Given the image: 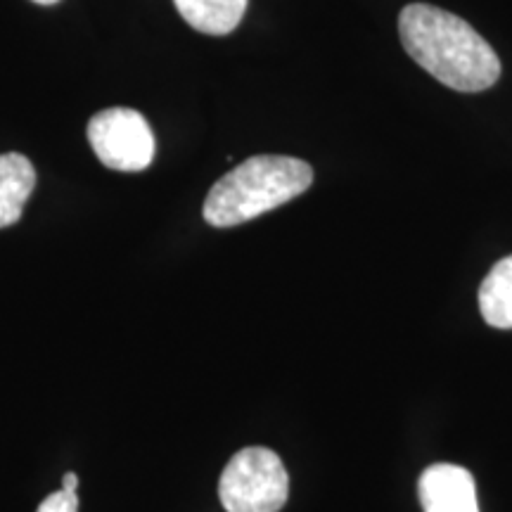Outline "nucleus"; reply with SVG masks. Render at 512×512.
Returning a JSON list of instances; mask_svg holds the SVG:
<instances>
[{
  "label": "nucleus",
  "instance_id": "1",
  "mask_svg": "<svg viewBox=\"0 0 512 512\" xmlns=\"http://www.w3.org/2000/svg\"><path fill=\"white\" fill-rule=\"evenodd\" d=\"M399 34L406 53L453 91H486L501 76L496 50L451 12L427 3L406 5L399 15Z\"/></svg>",
  "mask_w": 512,
  "mask_h": 512
},
{
  "label": "nucleus",
  "instance_id": "2",
  "mask_svg": "<svg viewBox=\"0 0 512 512\" xmlns=\"http://www.w3.org/2000/svg\"><path fill=\"white\" fill-rule=\"evenodd\" d=\"M313 183L311 164L285 155H256L228 171L204 200V221L233 228L283 207Z\"/></svg>",
  "mask_w": 512,
  "mask_h": 512
},
{
  "label": "nucleus",
  "instance_id": "3",
  "mask_svg": "<svg viewBox=\"0 0 512 512\" xmlns=\"http://www.w3.org/2000/svg\"><path fill=\"white\" fill-rule=\"evenodd\" d=\"M287 494L290 477L283 460L261 446L235 453L219 479L226 512H278L287 503Z\"/></svg>",
  "mask_w": 512,
  "mask_h": 512
},
{
  "label": "nucleus",
  "instance_id": "4",
  "mask_svg": "<svg viewBox=\"0 0 512 512\" xmlns=\"http://www.w3.org/2000/svg\"><path fill=\"white\" fill-rule=\"evenodd\" d=\"M88 143L107 169L143 171L155 159V136L145 117L128 107L102 110L88 121Z\"/></svg>",
  "mask_w": 512,
  "mask_h": 512
},
{
  "label": "nucleus",
  "instance_id": "5",
  "mask_svg": "<svg viewBox=\"0 0 512 512\" xmlns=\"http://www.w3.org/2000/svg\"><path fill=\"white\" fill-rule=\"evenodd\" d=\"M418 489L425 512H479L475 479L460 465L427 467Z\"/></svg>",
  "mask_w": 512,
  "mask_h": 512
},
{
  "label": "nucleus",
  "instance_id": "6",
  "mask_svg": "<svg viewBox=\"0 0 512 512\" xmlns=\"http://www.w3.org/2000/svg\"><path fill=\"white\" fill-rule=\"evenodd\" d=\"M36 188V169L19 152L0 155V228L22 219L24 204Z\"/></svg>",
  "mask_w": 512,
  "mask_h": 512
},
{
  "label": "nucleus",
  "instance_id": "7",
  "mask_svg": "<svg viewBox=\"0 0 512 512\" xmlns=\"http://www.w3.org/2000/svg\"><path fill=\"white\" fill-rule=\"evenodd\" d=\"M249 0H174L178 15L192 29L209 36H226L238 29Z\"/></svg>",
  "mask_w": 512,
  "mask_h": 512
},
{
  "label": "nucleus",
  "instance_id": "8",
  "mask_svg": "<svg viewBox=\"0 0 512 512\" xmlns=\"http://www.w3.org/2000/svg\"><path fill=\"white\" fill-rule=\"evenodd\" d=\"M479 309L491 328L512 330V256L498 261L479 287Z\"/></svg>",
  "mask_w": 512,
  "mask_h": 512
},
{
  "label": "nucleus",
  "instance_id": "9",
  "mask_svg": "<svg viewBox=\"0 0 512 512\" xmlns=\"http://www.w3.org/2000/svg\"><path fill=\"white\" fill-rule=\"evenodd\" d=\"M36 512H79V496L60 489L38 505Z\"/></svg>",
  "mask_w": 512,
  "mask_h": 512
},
{
  "label": "nucleus",
  "instance_id": "10",
  "mask_svg": "<svg viewBox=\"0 0 512 512\" xmlns=\"http://www.w3.org/2000/svg\"><path fill=\"white\" fill-rule=\"evenodd\" d=\"M76 486H79V477H76L74 472H67V475L62 477V491H67V494H76Z\"/></svg>",
  "mask_w": 512,
  "mask_h": 512
},
{
  "label": "nucleus",
  "instance_id": "11",
  "mask_svg": "<svg viewBox=\"0 0 512 512\" xmlns=\"http://www.w3.org/2000/svg\"><path fill=\"white\" fill-rule=\"evenodd\" d=\"M34 3H38V5H55V3H60V0H34Z\"/></svg>",
  "mask_w": 512,
  "mask_h": 512
}]
</instances>
